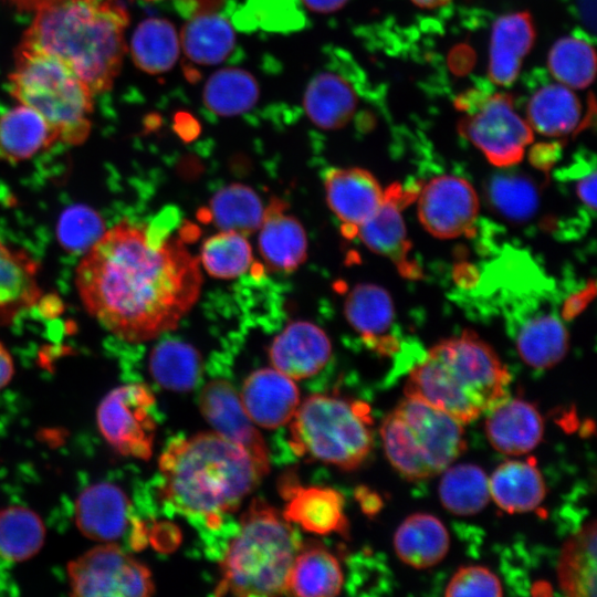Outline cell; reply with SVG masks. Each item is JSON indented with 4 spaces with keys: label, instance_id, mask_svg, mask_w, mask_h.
<instances>
[{
    "label": "cell",
    "instance_id": "1",
    "mask_svg": "<svg viewBox=\"0 0 597 597\" xmlns=\"http://www.w3.org/2000/svg\"><path fill=\"white\" fill-rule=\"evenodd\" d=\"M199 259L181 237H154L122 220L83 253L75 286L86 312L128 343L175 329L199 300Z\"/></svg>",
    "mask_w": 597,
    "mask_h": 597
},
{
    "label": "cell",
    "instance_id": "2",
    "mask_svg": "<svg viewBox=\"0 0 597 597\" xmlns=\"http://www.w3.org/2000/svg\"><path fill=\"white\" fill-rule=\"evenodd\" d=\"M34 13L20 46L59 59L94 95L109 91L126 50L125 7L117 0H54Z\"/></svg>",
    "mask_w": 597,
    "mask_h": 597
},
{
    "label": "cell",
    "instance_id": "3",
    "mask_svg": "<svg viewBox=\"0 0 597 597\" xmlns=\"http://www.w3.org/2000/svg\"><path fill=\"white\" fill-rule=\"evenodd\" d=\"M158 467L159 491L169 506L216 523L237 510L263 476L242 448L214 431L171 440Z\"/></svg>",
    "mask_w": 597,
    "mask_h": 597
},
{
    "label": "cell",
    "instance_id": "4",
    "mask_svg": "<svg viewBox=\"0 0 597 597\" xmlns=\"http://www.w3.org/2000/svg\"><path fill=\"white\" fill-rule=\"evenodd\" d=\"M510 380L495 350L463 332L432 346L409 373L404 391L465 425L506 398Z\"/></svg>",
    "mask_w": 597,
    "mask_h": 597
},
{
    "label": "cell",
    "instance_id": "5",
    "mask_svg": "<svg viewBox=\"0 0 597 597\" xmlns=\"http://www.w3.org/2000/svg\"><path fill=\"white\" fill-rule=\"evenodd\" d=\"M301 546L291 523L265 501L254 499L220 562L214 594L286 595L291 568Z\"/></svg>",
    "mask_w": 597,
    "mask_h": 597
},
{
    "label": "cell",
    "instance_id": "6",
    "mask_svg": "<svg viewBox=\"0 0 597 597\" xmlns=\"http://www.w3.org/2000/svg\"><path fill=\"white\" fill-rule=\"evenodd\" d=\"M9 75L11 95L39 113L69 145L83 144L91 133L94 93L59 59L18 46Z\"/></svg>",
    "mask_w": 597,
    "mask_h": 597
},
{
    "label": "cell",
    "instance_id": "7",
    "mask_svg": "<svg viewBox=\"0 0 597 597\" xmlns=\"http://www.w3.org/2000/svg\"><path fill=\"white\" fill-rule=\"evenodd\" d=\"M379 432L387 459L409 480L443 472L465 449L461 422L411 397L385 417Z\"/></svg>",
    "mask_w": 597,
    "mask_h": 597
},
{
    "label": "cell",
    "instance_id": "8",
    "mask_svg": "<svg viewBox=\"0 0 597 597\" xmlns=\"http://www.w3.org/2000/svg\"><path fill=\"white\" fill-rule=\"evenodd\" d=\"M367 406L328 395L308 396L292 418L291 446L344 470L359 467L373 448Z\"/></svg>",
    "mask_w": 597,
    "mask_h": 597
},
{
    "label": "cell",
    "instance_id": "9",
    "mask_svg": "<svg viewBox=\"0 0 597 597\" xmlns=\"http://www.w3.org/2000/svg\"><path fill=\"white\" fill-rule=\"evenodd\" d=\"M455 105L467 115L458 124L459 133L498 167L520 163L533 142L531 126L513 107L509 94L482 96L472 91L458 97Z\"/></svg>",
    "mask_w": 597,
    "mask_h": 597
},
{
    "label": "cell",
    "instance_id": "10",
    "mask_svg": "<svg viewBox=\"0 0 597 597\" xmlns=\"http://www.w3.org/2000/svg\"><path fill=\"white\" fill-rule=\"evenodd\" d=\"M67 576L76 596L137 597L155 590L149 569L114 543L96 546L71 562Z\"/></svg>",
    "mask_w": 597,
    "mask_h": 597
},
{
    "label": "cell",
    "instance_id": "11",
    "mask_svg": "<svg viewBox=\"0 0 597 597\" xmlns=\"http://www.w3.org/2000/svg\"><path fill=\"white\" fill-rule=\"evenodd\" d=\"M154 405L151 390L143 384L113 389L97 408L96 419L102 436L123 455L148 459L156 430L150 415Z\"/></svg>",
    "mask_w": 597,
    "mask_h": 597
},
{
    "label": "cell",
    "instance_id": "12",
    "mask_svg": "<svg viewBox=\"0 0 597 597\" xmlns=\"http://www.w3.org/2000/svg\"><path fill=\"white\" fill-rule=\"evenodd\" d=\"M422 227L439 239H454L473 232L479 198L462 177L440 175L430 179L416 197Z\"/></svg>",
    "mask_w": 597,
    "mask_h": 597
},
{
    "label": "cell",
    "instance_id": "13",
    "mask_svg": "<svg viewBox=\"0 0 597 597\" xmlns=\"http://www.w3.org/2000/svg\"><path fill=\"white\" fill-rule=\"evenodd\" d=\"M200 412L213 431L242 448L264 476L270 471L269 449L240 396L224 379L209 381L199 396Z\"/></svg>",
    "mask_w": 597,
    "mask_h": 597
},
{
    "label": "cell",
    "instance_id": "14",
    "mask_svg": "<svg viewBox=\"0 0 597 597\" xmlns=\"http://www.w3.org/2000/svg\"><path fill=\"white\" fill-rule=\"evenodd\" d=\"M418 190L404 189L394 184L385 189V198L376 212L356 231V237L374 253L389 259L408 279L420 276V268L410 258L411 242L408 239L402 209L416 199Z\"/></svg>",
    "mask_w": 597,
    "mask_h": 597
},
{
    "label": "cell",
    "instance_id": "15",
    "mask_svg": "<svg viewBox=\"0 0 597 597\" xmlns=\"http://www.w3.org/2000/svg\"><path fill=\"white\" fill-rule=\"evenodd\" d=\"M323 185L327 206L349 239L356 237L357 229L376 212L385 198V189L376 177L359 167L328 168Z\"/></svg>",
    "mask_w": 597,
    "mask_h": 597
},
{
    "label": "cell",
    "instance_id": "16",
    "mask_svg": "<svg viewBox=\"0 0 597 597\" xmlns=\"http://www.w3.org/2000/svg\"><path fill=\"white\" fill-rule=\"evenodd\" d=\"M332 344L327 334L314 323L295 321L287 324L269 348L271 365L300 380L318 374L328 363Z\"/></svg>",
    "mask_w": 597,
    "mask_h": 597
},
{
    "label": "cell",
    "instance_id": "17",
    "mask_svg": "<svg viewBox=\"0 0 597 597\" xmlns=\"http://www.w3.org/2000/svg\"><path fill=\"white\" fill-rule=\"evenodd\" d=\"M258 247L265 266L275 273H292L307 258L306 231L280 198H273L264 208Z\"/></svg>",
    "mask_w": 597,
    "mask_h": 597
},
{
    "label": "cell",
    "instance_id": "18",
    "mask_svg": "<svg viewBox=\"0 0 597 597\" xmlns=\"http://www.w3.org/2000/svg\"><path fill=\"white\" fill-rule=\"evenodd\" d=\"M240 399L256 426L276 429L292 420L300 391L292 378L275 368H261L244 379Z\"/></svg>",
    "mask_w": 597,
    "mask_h": 597
},
{
    "label": "cell",
    "instance_id": "19",
    "mask_svg": "<svg viewBox=\"0 0 597 597\" xmlns=\"http://www.w3.org/2000/svg\"><path fill=\"white\" fill-rule=\"evenodd\" d=\"M75 523L81 533L112 543L124 536L130 522V502L117 485L100 482L83 490L75 502Z\"/></svg>",
    "mask_w": 597,
    "mask_h": 597
},
{
    "label": "cell",
    "instance_id": "20",
    "mask_svg": "<svg viewBox=\"0 0 597 597\" xmlns=\"http://www.w3.org/2000/svg\"><path fill=\"white\" fill-rule=\"evenodd\" d=\"M280 489L286 501L282 513L286 521L318 535H346L348 523L342 493L331 488L302 486L289 478Z\"/></svg>",
    "mask_w": 597,
    "mask_h": 597
},
{
    "label": "cell",
    "instance_id": "21",
    "mask_svg": "<svg viewBox=\"0 0 597 597\" xmlns=\"http://www.w3.org/2000/svg\"><path fill=\"white\" fill-rule=\"evenodd\" d=\"M488 411L485 432L498 451L521 455L532 451L541 442L544 422L533 404L506 397Z\"/></svg>",
    "mask_w": 597,
    "mask_h": 597
},
{
    "label": "cell",
    "instance_id": "22",
    "mask_svg": "<svg viewBox=\"0 0 597 597\" xmlns=\"http://www.w3.org/2000/svg\"><path fill=\"white\" fill-rule=\"evenodd\" d=\"M344 314L349 325L374 348L394 349L395 308L389 293L375 284H358L347 294Z\"/></svg>",
    "mask_w": 597,
    "mask_h": 597
},
{
    "label": "cell",
    "instance_id": "23",
    "mask_svg": "<svg viewBox=\"0 0 597 597\" xmlns=\"http://www.w3.org/2000/svg\"><path fill=\"white\" fill-rule=\"evenodd\" d=\"M535 40V29L528 12L500 17L493 24L490 46L489 76L500 86L511 85L522 61Z\"/></svg>",
    "mask_w": 597,
    "mask_h": 597
},
{
    "label": "cell",
    "instance_id": "24",
    "mask_svg": "<svg viewBox=\"0 0 597 597\" xmlns=\"http://www.w3.org/2000/svg\"><path fill=\"white\" fill-rule=\"evenodd\" d=\"M39 269L40 264L28 252L0 240V323H10L43 298Z\"/></svg>",
    "mask_w": 597,
    "mask_h": 597
},
{
    "label": "cell",
    "instance_id": "25",
    "mask_svg": "<svg viewBox=\"0 0 597 597\" xmlns=\"http://www.w3.org/2000/svg\"><path fill=\"white\" fill-rule=\"evenodd\" d=\"M516 349L532 368L546 369L557 365L568 350V333L562 320L548 311H537L522 317L515 325Z\"/></svg>",
    "mask_w": 597,
    "mask_h": 597
},
{
    "label": "cell",
    "instance_id": "26",
    "mask_svg": "<svg viewBox=\"0 0 597 597\" xmlns=\"http://www.w3.org/2000/svg\"><path fill=\"white\" fill-rule=\"evenodd\" d=\"M357 102L354 87L343 75L323 71L308 83L304 108L315 126L332 130L344 127L352 119Z\"/></svg>",
    "mask_w": 597,
    "mask_h": 597
},
{
    "label": "cell",
    "instance_id": "27",
    "mask_svg": "<svg viewBox=\"0 0 597 597\" xmlns=\"http://www.w3.org/2000/svg\"><path fill=\"white\" fill-rule=\"evenodd\" d=\"M59 140L35 111L18 105L0 114V158L9 164L28 160Z\"/></svg>",
    "mask_w": 597,
    "mask_h": 597
},
{
    "label": "cell",
    "instance_id": "28",
    "mask_svg": "<svg viewBox=\"0 0 597 597\" xmlns=\"http://www.w3.org/2000/svg\"><path fill=\"white\" fill-rule=\"evenodd\" d=\"M450 537L444 524L428 513H415L398 526L394 548L405 564L428 568L440 563L449 551Z\"/></svg>",
    "mask_w": 597,
    "mask_h": 597
},
{
    "label": "cell",
    "instance_id": "29",
    "mask_svg": "<svg viewBox=\"0 0 597 597\" xmlns=\"http://www.w3.org/2000/svg\"><path fill=\"white\" fill-rule=\"evenodd\" d=\"M490 496L509 513L536 509L545 496V483L534 462L509 460L501 463L489 480Z\"/></svg>",
    "mask_w": 597,
    "mask_h": 597
},
{
    "label": "cell",
    "instance_id": "30",
    "mask_svg": "<svg viewBox=\"0 0 597 597\" xmlns=\"http://www.w3.org/2000/svg\"><path fill=\"white\" fill-rule=\"evenodd\" d=\"M181 43L191 63L213 65L231 55L235 36L226 14L206 10L190 15L181 31Z\"/></svg>",
    "mask_w": 597,
    "mask_h": 597
},
{
    "label": "cell",
    "instance_id": "31",
    "mask_svg": "<svg viewBox=\"0 0 597 597\" xmlns=\"http://www.w3.org/2000/svg\"><path fill=\"white\" fill-rule=\"evenodd\" d=\"M344 583L338 559L320 544L301 546L289 577L287 594L294 596L332 597Z\"/></svg>",
    "mask_w": 597,
    "mask_h": 597
},
{
    "label": "cell",
    "instance_id": "32",
    "mask_svg": "<svg viewBox=\"0 0 597 597\" xmlns=\"http://www.w3.org/2000/svg\"><path fill=\"white\" fill-rule=\"evenodd\" d=\"M557 579L567 596H596L595 520L584 524L564 543L557 564Z\"/></svg>",
    "mask_w": 597,
    "mask_h": 597
},
{
    "label": "cell",
    "instance_id": "33",
    "mask_svg": "<svg viewBox=\"0 0 597 597\" xmlns=\"http://www.w3.org/2000/svg\"><path fill=\"white\" fill-rule=\"evenodd\" d=\"M578 97L562 84H547L538 88L526 106L531 128L548 137L572 133L580 121Z\"/></svg>",
    "mask_w": 597,
    "mask_h": 597
},
{
    "label": "cell",
    "instance_id": "34",
    "mask_svg": "<svg viewBox=\"0 0 597 597\" xmlns=\"http://www.w3.org/2000/svg\"><path fill=\"white\" fill-rule=\"evenodd\" d=\"M264 208L255 190L241 182H232L211 197L207 217L220 231L248 235L259 230Z\"/></svg>",
    "mask_w": 597,
    "mask_h": 597
},
{
    "label": "cell",
    "instance_id": "35",
    "mask_svg": "<svg viewBox=\"0 0 597 597\" xmlns=\"http://www.w3.org/2000/svg\"><path fill=\"white\" fill-rule=\"evenodd\" d=\"M439 499L449 512L468 516L483 510L490 500L489 479L475 464L448 467L438 488Z\"/></svg>",
    "mask_w": 597,
    "mask_h": 597
},
{
    "label": "cell",
    "instance_id": "36",
    "mask_svg": "<svg viewBox=\"0 0 597 597\" xmlns=\"http://www.w3.org/2000/svg\"><path fill=\"white\" fill-rule=\"evenodd\" d=\"M149 371L161 387L174 391L192 389L201 376V358L191 345L168 339L159 343L149 356Z\"/></svg>",
    "mask_w": 597,
    "mask_h": 597
},
{
    "label": "cell",
    "instance_id": "37",
    "mask_svg": "<svg viewBox=\"0 0 597 597\" xmlns=\"http://www.w3.org/2000/svg\"><path fill=\"white\" fill-rule=\"evenodd\" d=\"M130 54L136 66L144 72L160 74L168 71L179 54L174 25L158 18L144 20L132 36Z\"/></svg>",
    "mask_w": 597,
    "mask_h": 597
},
{
    "label": "cell",
    "instance_id": "38",
    "mask_svg": "<svg viewBox=\"0 0 597 597\" xmlns=\"http://www.w3.org/2000/svg\"><path fill=\"white\" fill-rule=\"evenodd\" d=\"M259 86L244 70L222 69L208 80L203 90L207 108L220 116H233L250 111L258 102Z\"/></svg>",
    "mask_w": 597,
    "mask_h": 597
},
{
    "label": "cell",
    "instance_id": "39",
    "mask_svg": "<svg viewBox=\"0 0 597 597\" xmlns=\"http://www.w3.org/2000/svg\"><path fill=\"white\" fill-rule=\"evenodd\" d=\"M45 527L40 516L23 506L0 511V557L8 562H23L42 547Z\"/></svg>",
    "mask_w": 597,
    "mask_h": 597
},
{
    "label": "cell",
    "instance_id": "40",
    "mask_svg": "<svg viewBox=\"0 0 597 597\" xmlns=\"http://www.w3.org/2000/svg\"><path fill=\"white\" fill-rule=\"evenodd\" d=\"M198 259L201 269L211 277L231 280L250 270L253 252L247 235L219 231L203 241Z\"/></svg>",
    "mask_w": 597,
    "mask_h": 597
},
{
    "label": "cell",
    "instance_id": "41",
    "mask_svg": "<svg viewBox=\"0 0 597 597\" xmlns=\"http://www.w3.org/2000/svg\"><path fill=\"white\" fill-rule=\"evenodd\" d=\"M230 13L244 30L295 31L305 24L298 0H245L243 6L230 4Z\"/></svg>",
    "mask_w": 597,
    "mask_h": 597
},
{
    "label": "cell",
    "instance_id": "42",
    "mask_svg": "<svg viewBox=\"0 0 597 597\" xmlns=\"http://www.w3.org/2000/svg\"><path fill=\"white\" fill-rule=\"evenodd\" d=\"M548 69L561 83L584 88L595 77L596 55L591 44L578 36H565L548 53Z\"/></svg>",
    "mask_w": 597,
    "mask_h": 597
},
{
    "label": "cell",
    "instance_id": "43",
    "mask_svg": "<svg viewBox=\"0 0 597 597\" xmlns=\"http://www.w3.org/2000/svg\"><path fill=\"white\" fill-rule=\"evenodd\" d=\"M104 231L102 217L92 208L82 205L65 209L56 228L59 243L71 253H84Z\"/></svg>",
    "mask_w": 597,
    "mask_h": 597
},
{
    "label": "cell",
    "instance_id": "44",
    "mask_svg": "<svg viewBox=\"0 0 597 597\" xmlns=\"http://www.w3.org/2000/svg\"><path fill=\"white\" fill-rule=\"evenodd\" d=\"M490 198L503 214L514 219L530 216L537 199L534 187L526 179L509 176L492 181Z\"/></svg>",
    "mask_w": 597,
    "mask_h": 597
},
{
    "label": "cell",
    "instance_id": "45",
    "mask_svg": "<svg viewBox=\"0 0 597 597\" xmlns=\"http://www.w3.org/2000/svg\"><path fill=\"white\" fill-rule=\"evenodd\" d=\"M502 585L489 568L479 565L459 568L446 587V596H501Z\"/></svg>",
    "mask_w": 597,
    "mask_h": 597
},
{
    "label": "cell",
    "instance_id": "46",
    "mask_svg": "<svg viewBox=\"0 0 597 597\" xmlns=\"http://www.w3.org/2000/svg\"><path fill=\"white\" fill-rule=\"evenodd\" d=\"M566 171L576 179L578 199L594 211L596 207V170L594 165L589 167L586 161H576Z\"/></svg>",
    "mask_w": 597,
    "mask_h": 597
},
{
    "label": "cell",
    "instance_id": "47",
    "mask_svg": "<svg viewBox=\"0 0 597 597\" xmlns=\"http://www.w3.org/2000/svg\"><path fill=\"white\" fill-rule=\"evenodd\" d=\"M557 154L558 146L556 144H541L531 150V160L536 167L544 169L554 163Z\"/></svg>",
    "mask_w": 597,
    "mask_h": 597
},
{
    "label": "cell",
    "instance_id": "48",
    "mask_svg": "<svg viewBox=\"0 0 597 597\" xmlns=\"http://www.w3.org/2000/svg\"><path fill=\"white\" fill-rule=\"evenodd\" d=\"M591 289H594V286L586 287L585 290L580 291L576 295L570 296L567 300L562 310V314L565 318L574 317L586 306Z\"/></svg>",
    "mask_w": 597,
    "mask_h": 597
},
{
    "label": "cell",
    "instance_id": "49",
    "mask_svg": "<svg viewBox=\"0 0 597 597\" xmlns=\"http://www.w3.org/2000/svg\"><path fill=\"white\" fill-rule=\"evenodd\" d=\"M14 373L12 357L4 345L0 342V389L7 386Z\"/></svg>",
    "mask_w": 597,
    "mask_h": 597
},
{
    "label": "cell",
    "instance_id": "50",
    "mask_svg": "<svg viewBox=\"0 0 597 597\" xmlns=\"http://www.w3.org/2000/svg\"><path fill=\"white\" fill-rule=\"evenodd\" d=\"M303 4L318 13H331L341 9L348 0H301Z\"/></svg>",
    "mask_w": 597,
    "mask_h": 597
},
{
    "label": "cell",
    "instance_id": "51",
    "mask_svg": "<svg viewBox=\"0 0 597 597\" xmlns=\"http://www.w3.org/2000/svg\"><path fill=\"white\" fill-rule=\"evenodd\" d=\"M6 1L19 10L35 12L40 8L51 3L54 0H6Z\"/></svg>",
    "mask_w": 597,
    "mask_h": 597
},
{
    "label": "cell",
    "instance_id": "52",
    "mask_svg": "<svg viewBox=\"0 0 597 597\" xmlns=\"http://www.w3.org/2000/svg\"><path fill=\"white\" fill-rule=\"evenodd\" d=\"M416 6L432 9L448 3L450 0H411Z\"/></svg>",
    "mask_w": 597,
    "mask_h": 597
},
{
    "label": "cell",
    "instance_id": "53",
    "mask_svg": "<svg viewBox=\"0 0 597 597\" xmlns=\"http://www.w3.org/2000/svg\"><path fill=\"white\" fill-rule=\"evenodd\" d=\"M149 1H154V0H149Z\"/></svg>",
    "mask_w": 597,
    "mask_h": 597
}]
</instances>
